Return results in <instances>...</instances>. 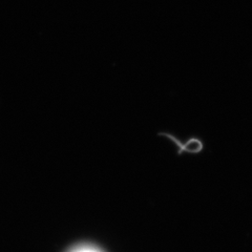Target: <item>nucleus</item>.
Returning a JSON list of instances; mask_svg holds the SVG:
<instances>
[{"mask_svg":"<svg viewBox=\"0 0 252 252\" xmlns=\"http://www.w3.org/2000/svg\"><path fill=\"white\" fill-rule=\"evenodd\" d=\"M159 136L165 140L169 141L170 143L175 146L176 152L179 156L200 155L205 149V143L200 137L191 136L186 139H181L169 131H160Z\"/></svg>","mask_w":252,"mask_h":252,"instance_id":"nucleus-1","label":"nucleus"},{"mask_svg":"<svg viewBox=\"0 0 252 252\" xmlns=\"http://www.w3.org/2000/svg\"><path fill=\"white\" fill-rule=\"evenodd\" d=\"M68 252H103L101 249H99L96 246L88 245V244H84V245H79L70 249Z\"/></svg>","mask_w":252,"mask_h":252,"instance_id":"nucleus-2","label":"nucleus"}]
</instances>
